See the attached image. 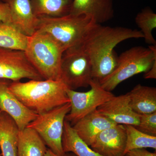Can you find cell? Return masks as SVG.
<instances>
[{"label":"cell","mask_w":156,"mask_h":156,"mask_svg":"<svg viewBox=\"0 0 156 156\" xmlns=\"http://www.w3.org/2000/svg\"><path fill=\"white\" fill-rule=\"evenodd\" d=\"M23 79L44 80L28 61L24 51L0 47V79L19 81Z\"/></svg>","instance_id":"cell-9"},{"label":"cell","mask_w":156,"mask_h":156,"mask_svg":"<svg viewBox=\"0 0 156 156\" xmlns=\"http://www.w3.org/2000/svg\"><path fill=\"white\" fill-rule=\"evenodd\" d=\"M36 31L47 34L65 50L82 44L96 24L90 16L69 14L61 17H38Z\"/></svg>","instance_id":"cell-4"},{"label":"cell","mask_w":156,"mask_h":156,"mask_svg":"<svg viewBox=\"0 0 156 156\" xmlns=\"http://www.w3.org/2000/svg\"><path fill=\"white\" fill-rule=\"evenodd\" d=\"M20 130L12 118L0 111V147L2 156H17Z\"/></svg>","instance_id":"cell-16"},{"label":"cell","mask_w":156,"mask_h":156,"mask_svg":"<svg viewBox=\"0 0 156 156\" xmlns=\"http://www.w3.org/2000/svg\"><path fill=\"white\" fill-rule=\"evenodd\" d=\"M156 60V45L147 48L133 47L118 56L114 70L106 77L99 81L101 86L111 92L119 84L129 78L148 71Z\"/></svg>","instance_id":"cell-5"},{"label":"cell","mask_w":156,"mask_h":156,"mask_svg":"<svg viewBox=\"0 0 156 156\" xmlns=\"http://www.w3.org/2000/svg\"><path fill=\"white\" fill-rule=\"evenodd\" d=\"M91 60L82 46L69 48L62 58L61 79L68 89L87 88L92 79Z\"/></svg>","instance_id":"cell-7"},{"label":"cell","mask_w":156,"mask_h":156,"mask_svg":"<svg viewBox=\"0 0 156 156\" xmlns=\"http://www.w3.org/2000/svg\"><path fill=\"white\" fill-rule=\"evenodd\" d=\"M11 82L0 79V111L9 115L15 121L19 130H22L39 115L27 108L9 90V86Z\"/></svg>","instance_id":"cell-10"},{"label":"cell","mask_w":156,"mask_h":156,"mask_svg":"<svg viewBox=\"0 0 156 156\" xmlns=\"http://www.w3.org/2000/svg\"><path fill=\"white\" fill-rule=\"evenodd\" d=\"M126 140L125 125L117 124L100 132L90 147L104 156H125Z\"/></svg>","instance_id":"cell-11"},{"label":"cell","mask_w":156,"mask_h":156,"mask_svg":"<svg viewBox=\"0 0 156 156\" xmlns=\"http://www.w3.org/2000/svg\"><path fill=\"white\" fill-rule=\"evenodd\" d=\"M135 21L143 35L146 43L150 45H156V41L152 34L153 30L156 28L155 13L150 8L146 7L136 14Z\"/></svg>","instance_id":"cell-23"},{"label":"cell","mask_w":156,"mask_h":156,"mask_svg":"<svg viewBox=\"0 0 156 156\" xmlns=\"http://www.w3.org/2000/svg\"><path fill=\"white\" fill-rule=\"evenodd\" d=\"M116 125V123L96 109L72 126L79 136L90 146L100 132Z\"/></svg>","instance_id":"cell-15"},{"label":"cell","mask_w":156,"mask_h":156,"mask_svg":"<svg viewBox=\"0 0 156 156\" xmlns=\"http://www.w3.org/2000/svg\"><path fill=\"white\" fill-rule=\"evenodd\" d=\"M98 111L117 124L138 126L139 115L131 108L129 93L113 96L102 105L98 107Z\"/></svg>","instance_id":"cell-12"},{"label":"cell","mask_w":156,"mask_h":156,"mask_svg":"<svg viewBox=\"0 0 156 156\" xmlns=\"http://www.w3.org/2000/svg\"><path fill=\"white\" fill-rule=\"evenodd\" d=\"M114 14L113 0H73L69 13L90 16L100 24L112 19Z\"/></svg>","instance_id":"cell-14"},{"label":"cell","mask_w":156,"mask_h":156,"mask_svg":"<svg viewBox=\"0 0 156 156\" xmlns=\"http://www.w3.org/2000/svg\"><path fill=\"white\" fill-rule=\"evenodd\" d=\"M144 77L145 79H156V60L154 62L150 69L144 73Z\"/></svg>","instance_id":"cell-27"},{"label":"cell","mask_w":156,"mask_h":156,"mask_svg":"<svg viewBox=\"0 0 156 156\" xmlns=\"http://www.w3.org/2000/svg\"><path fill=\"white\" fill-rule=\"evenodd\" d=\"M28 39L13 25L0 20V47L24 51Z\"/></svg>","instance_id":"cell-21"},{"label":"cell","mask_w":156,"mask_h":156,"mask_svg":"<svg viewBox=\"0 0 156 156\" xmlns=\"http://www.w3.org/2000/svg\"><path fill=\"white\" fill-rule=\"evenodd\" d=\"M0 20L11 24V15L7 4L0 0ZM12 25V24H11Z\"/></svg>","instance_id":"cell-25"},{"label":"cell","mask_w":156,"mask_h":156,"mask_svg":"<svg viewBox=\"0 0 156 156\" xmlns=\"http://www.w3.org/2000/svg\"><path fill=\"white\" fill-rule=\"evenodd\" d=\"M143 38L140 30L96 23L81 45L91 60L92 79L100 81L114 70L118 58L114 49L118 44L128 39Z\"/></svg>","instance_id":"cell-1"},{"label":"cell","mask_w":156,"mask_h":156,"mask_svg":"<svg viewBox=\"0 0 156 156\" xmlns=\"http://www.w3.org/2000/svg\"><path fill=\"white\" fill-rule=\"evenodd\" d=\"M64 48L48 34L36 32L28 37L24 53L44 80H61Z\"/></svg>","instance_id":"cell-3"},{"label":"cell","mask_w":156,"mask_h":156,"mask_svg":"<svg viewBox=\"0 0 156 156\" xmlns=\"http://www.w3.org/2000/svg\"><path fill=\"white\" fill-rule=\"evenodd\" d=\"M0 156H2V154H0Z\"/></svg>","instance_id":"cell-29"},{"label":"cell","mask_w":156,"mask_h":156,"mask_svg":"<svg viewBox=\"0 0 156 156\" xmlns=\"http://www.w3.org/2000/svg\"><path fill=\"white\" fill-rule=\"evenodd\" d=\"M127 140L125 154L134 149L151 148L156 149V136L149 135L137 130L134 126L125 125Z\"/></svg>","instance_id":"cell-22"},{"label":"cell","mask_w":156,"mask_h":156,"mask_svg":"<svg viewBox=\"0 0 156 156\" xmlns=\"http://www.w3.org/2000/svg\"><path fill=\"white\" fill-rule=\"evenodd\" d=\"M126 156H156V153L151 152L145 148L134 149L128 151Z\"/></svg>","instance_id":"cell-26"},{"label":"cell","mask_w":156,"mask_h":156,"mask_svg":"<svg viewBox=\"0 0 156 156\" xmlns=\"http://www.w3.org/2000/svg\"><path fill=\"white\" fill-rule=\"evenodd\" d=\"M44 156H76L75 154L73 153L69 152L66 153L64 156H59L56 154H54L49 149H48L46 153Z\"/></svg>","instance_id":"cell-28"},{"label":"cell","mask_w":156,"mask_h":156,"mask_svg":"<svg viewBox=\"0 0 156 156\" xmlns=\"http://www.w3.org/2000/svg\"><path fill=\"white\" fill-rule=\"evenodd\" d=\"M9 88L20 102L38 115L70 102L67 87L61 80L11 81Z\"/></svg>","instance_id":"cell-2"},{"label":"cell","mask_w":156,"mask_h":156,"mask_svg":"<svg viewBox=\"0 0 156 156\" xmlns=\"http://www.w3.org/2000/svg\"><path fill=\"white\" fill-rule=\"evenodd\" d=\"M135 128L143 133L156 136V112L139 115V122Z\"/></svg>","instance_id":"cell-24"},{"label":"cell","mask_w":156,"mask_h":156,"mask_svg":"<svg viewBox=\"0 0 156 156\" xmlns=\"http://www.w3.org/2000/svg\"><path fill=\"white\" fill-rule=\"evenodd\" d=\"M62 146L65 153H73L76 156H104L93 150L84 142L73 126L65 120L62 136Z\"/></svg>","instance_id":"cell-19"},{"label":"cell","mask_w":156,"mask_h":156,"mask_svg":"<svg viewBox=\"0 0 156 156\" xmlns=\"http://www.w3.org/2000/svg\"><path fill=\"white\" fill-rule=\"evenodd\" d=\"M71 109L70 102L39 115L28 124V128L36 131L46 146L53 153L64 156L62 136L66 116Z\"/></svg>","instance_id":"cell-6"},{"label":"cell","mask_w":156,"mask_h":156,"mask_svg":"<svg viewBox=\"0 0 156 156\" xmlns=\"http://www.w3.org/2000/svg\"><path fill=\"white\" fill-rule=\"evenodd\" d=\"M73 0H30L36 17H61L69 14Z\"/></svg>","instance_id":"cell-20"},{"label":"cell","mask_w":156,"mask_h":156,"mask_svg":"<svg viewBox=\"0 0 156 156\" xmlns=\"http://www.w3.org/2000/svg\"><path fill=\"white\" fill-rule=\"evenodd\" d=\"M89 87L90 90L86 92H77L68 88L66 89L71 109L65 120L72 126L114 96L111 92L104 89L98 80L92 79Z\"/></svg>","instance_id":"cell-8"},{"label":"cell","mask_w":156,"mask_h":156,"mask_svg":"<svg viewBox=\"0 0 156 156\" xmlns=\"http://www.w3.org/2000/svg\"><path fill=\"white\" fill-rule=\"evenodd\" d=\"M46 144L36 131L26 127L20 130L17 146V156H44Z\"/></svg>","instance_id":"cell-18"},{"label":"cell","mask_w":156,"mask_h":156,"mask_svg":"<svg viewBox=\"0 0 156 156\" xmlns=\"http://www.w3.org/2000/svg\"><path fill=\"white\" fill-rule=\"evenodd\" d=\"M9 6L11 24L27 36L36 31L39 18L35 16L30 0H1Z\"/></svg>","instance_id":"cell-13"},{"label":"cell","mask_w":156,"mask_h":156,"mask_svg":"<svg viewBox=\"0 0 156 156\" xmlns=\"http://www.w3.org/2000/svg\"><path fill=\"white\" fill-rule=\"evenodd\" d=\"M128 93L130 106L137 114L156 112V87L137 84Z\"/></svg>","instance_id":"cell-17"}]
</instances>
